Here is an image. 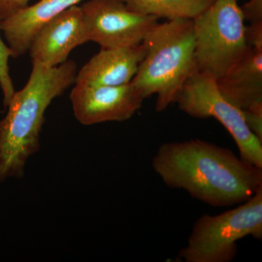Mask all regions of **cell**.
Instances as JSON below:
<instances>
[{
    "label": "cell",
    "mask_w": 262,
    "mask_h": 262,
    "mask_svg": "<svg viewBox=\"0 0 262 262\" xmlns=\"http://www.w3.org/2000/svg\"><path fill=\"white\" fill-rule=\"evenodd\" d=\"M152 168L165 185L213 207L241 204L262 189V168L201 139L162 144Z\"/></svg>",
    "instance_id": "6da1fadb"
},
{
    "label": "cell",
    "mask_w": 262,
    "mask_h": 262,
    "mask_svg": "<svg viewBox=\"0 0 262 262\" xmlns=\"http://www.w3.org/2000/svg\"><path fill=\"white\" fill-rule=\"evenodd\" d=\"M70 97L75 118L84 125L125 121L140 110L144 100L131 83L117 86L75 84Z\"/></svg>",
    "instance_id": "ba28073f"
},
{
    "label": "cell",
    "mask_w": 262,
    "mask_h": 262,
    "mask_svg": "<svg viewBox=\"0 0 262 262\" xmlns=\"http://www.w3.org/2000/svg\"><path fill=\"white\" fill-rule=\"evenodd\" d=\"M31 0H0V23L29 5Z\"/></svg>",
    "instance_id": "2e32d148"
},
{
    "label": "cell",
    "mask_w": 262,
    "mask_h": 262,
    "mask_svg": "<svg viewBox=\"0 0 262 262\" xmlns=\"http://www.w3.org/2000/svg\"><path fill=\"white\" fill-rule=\"evenodd\" d=\"M246 125L262 141V102L242 111Z\"/></svg>",
    "instance_id": "9a60e30c"
},
{
    "label": "cell",
    "mask_w": 262,
    "mask_h": 262,
    "mask_svg": "<svg viewBox=\"0 0 262 262\" xmlns=\"http://www.w3.org/2000/svg\"><path fill=\"white\" fill-rule=\"evenodd\" d=\"M142 43L145 55L130 83L144 99L156 95L155 108L161 113L196 71L193 20L158 24Z\"/></svg>",
    "instance_id": "3957f363"
},
{
    "label": "cell",
    "mask_w": 262,
    "mask_h": 262,
    "mask_svg": "<svg viewBox=\"0 0 262 262\" xmlns=\"http://www.w3.org/2000/svg\"><path fill=\"white\" fill-rule=\"evenodd\" d=\"M245 21L251 23L262 21V0H250L241 7Z\"/></svg>",
    "instance_id": "e0dca14e"
},
{
    "label": "cell",
    "mask_w": 262,
    "mask_h": 262,
    "mask_svg": "<svg viewBox=\"0 0 262 262\" xmlns=\"http://www.w3.org/2000/svg\"><path fill=\"white\" fill-rule=\"evenodd\" d=\"M80 8L90 42L101 48L141 44L159 19L132 11L122 0H85Z\"/></svg>",
    "instance_id": "52a82bcc"
},
{
    "label": "cell",
    "mask_w": 262,
    "mask_h": 262,
    "mask_svg": "<svg viewBox=\"0 0 262 262\" xmlns=\"http://www.w3.org/2000/svg\"><path fill=\"white\" fill-rule=\"evenodd\" d=\"M90 42L80 5L52 19L34 35L29 48L33 63L54 67L64 63L71 52Z\"/></svg>",
    "instance_id": "9c48e42d"
},
{
    "label": "cell",
    "mask_w": 262,
    "mask_h": 262,
    "mask_svg": "<svg viewBox=\"0 0 262 262\" xmlns=\"http://www.w3.org/2000/svg\"><path fill=\"white\" fill-rule=\"evenodd\" d=\"M248 236L262 237V189L237 208L198 219L178 258L185 262H230L237 255V241Z\"/></svg>",
    "instance_id": "277c9868"
},
{
    "label": "cell",
    "mask_w": 262,
    "mask_h": 262,
    "mask_svg": "<svg viewBox=\"0 0 262 262\" xmlns=\"http://www.w3.org/2000/svg\"><path fill=\"white\" fill-rule=\"evenodd\" d=\"M246 36L250 48L262 49V21L246 26Z\"/></svg>",
    "instance_id": "ac0fdd59"
},
{
    "label": "cell",
    "mask_w": 262,
    "mask_h": 262,
    "mask_svg": "<svg viewBox=\"0 0 262 262\" xmlns=\"http://www.w3.org/2000/svg\"><path fill=\"white\" fill-rule=\"evenodd\" d=\"M77 74L74 61L54 67L32 63L27 84L15 91L0 120V181L24 175L27 160L39 149L46 110L75 83Z\"/></svg>",
    "instance_id": "7a4b0ae2"
},
{
    "label": "cell",
    "mask_w": 262,
    "mask_h": 262,
    "mask_svg": "<svg viewBox=\"0 0 262 262\" xmlns=\"http://www.w3.org/2000/svg\"><path fill=\"white\" fill-rule=\"evenodd\" d=\"M175 102L189 116L213 117L220 122L233 138L241 158L262 168V141L246 125L242 111L222 96L215 78L196 71L183 85Z\"/></svg>",
    "instance_id": "8992f818"
},
{
    "label": "cell",
    "mask_w": 262,
    "mask_h": 262,
    "mask_svg": "<svg viewBox=\"0 0 262 262\" xmlns=\"http://www.w3.org/2000/svg\"><path fill=\"white\" fill-rule=\"evenodd\" d=\"M144 55L143 43L130 47L101 48L77 72L75 83L106 86L130 83Z\"/></svg>",
    "instance_id": "30bf717a"
},
{
    "label": "cell",
    "mask_w": 262,
    "mask_h": 262,
    "mask_svg": "<svg viewBox=\"0 0 262 262\" xmlns=\"http://www.w3.org/2000/svg\"><path fill=\"white\" fill-rule=\"evenodd\" d=\"M128 9L142 15L167 20H194L210 8L215 0H122Z\"/></svg>",
    "instance_id": "4fadbf2b"
},
{
    "label": "cell",
    "mask_w": 262,
    "mask_h": 262,
    "mask_svg": "<svg viewBox=\"0 0 262 262\" xmlns=\"http://www.w3.org/2000/svg\"><path fill=\"white\" fill-rule=\"evenodd\" d=\"M10 58H13V53L6 42L2 39L0 34V89L3 92L5 107L8 106L15 92L14 84L10 73Z\"/></svg>",
    "instance_id": "5bb4252c"
},
{
    "label": "cell",
    "mask_w": 262,
    "mask_h": 262,
    "mask_svg": "<svg viewBox=\"0 0 262 262\" xmlns=\"http://www.w3.org/2000/svg\"><path fill=\"white\" fill-rule=\"evenodd\" d=\"M221 94L241 111L262 102V49L246 54L216 80Z\"/></svg>",
    "instance_id": "7c38bea8"
},
{
    "label": "cell",
    "mask_w": 262,
    "mask_h": 262,
    "mask_svg": "<svg viewBox=\"0 0 262 262\" xmlns=\"http://www.w3.org/2000/svg\"><path fill=\"white\" fill-rule=\"evenodd\" d=\"M85 0H39L0 23L13 58L26 54L34 35L52 19Z\"/></svg>",
    "instance_id": "8fae6325"
},
{
    "label": "cell",
    "mask_w": 262,
    "mask_h": 262,
    "mask_svg": "<svg viewBox=\"0 0 262 262\" xmlns=\"http://www.w3.org/2000/svg\"><path fill=\"white\" fill-rule=\"evenodd\" d=\"M193 25L196 71L215 80L250 49L238 0H215Z\"/></svg>",
    "instance_id": "5b68a950"
}]
</instances>
